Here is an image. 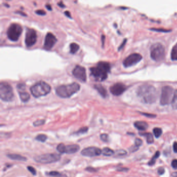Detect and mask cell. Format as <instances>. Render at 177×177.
<instances>
[{
	"instance_id": "obj_1",
	"label": "cell",
	"mask_w": 177,
	"mask_h": 177,
	"mask_svg": "<svg viewBox=\"0 0 177 177\" xmlns=\"http://www.w3.org/2000/svg\"><path fill=\"white\" fill-rule=\"evenodd\" d=\"M137 95L144 103L148 104L155 103L157 98L156 88L149 84H144L139 87Z\"/></svg>"
},
{
	"instance_id": "obj_2",
	"label": "cell",
	"mask_w": 177,
	"mask_h": 177,
	"mask_svg": "<svg viewBox=\"0 0 177 177\" xmlns=\"http://www.w3.org/2000/svg\"><path fill=\"white\" fill-rule=\"evenodd\" d=\"M111 70V65L107 62H99L96 67L90 69L91 74L96 81L103 82L107 79Z\"/></svg>"
},
{
	"instance_id": "obj_3",
	"label": "cell",
	"mask_w": 177,
	"mask_h": 177,
	"mask_svg": "<svg viewBox=\"0 0 177 177\" xmlns=\"http://www.w3.org/2000/svg\"><path fill=\"white\" fill-rule=\"evenodd\" d=\"M80 89V85L77 83L63 85L57 87L56 89L57 95L61 98H68L78 92Z\"/></svg>"
},
{
	"instance_id": "obj_4",
	"label": "cell",
	"mask_w": 177,
	"mask_h": 177,
	"mask_svg": "<svg viewBox=\"0 0 177 177\" xmlns=\"http://www.w3.org/2000/svg\"><path fill=\"white\" fill-rule=\"evenodd\" d=\"M30 91L34 97L39 98L48 95L51 91V87L46 82L41 81L31 87Z\"/></svg>"
},
{
	"instance_id": "obj_5",
	"label": "cell",
	"mask_w": 177,
	"mask_h": 177,
	"mask_svg": "<svg viewBox=\"0 0 177 177\" xmlns=\"http://www.w3.org/2000/svg\"><path fill=\"white\" fill-rule=\"evenodd\" d=\"M165 55V48L163 45L156 43L152 45L150 48V56L153 60L160 61L162 60Z\"/></svg>"
},
{
	"instance_id": "obj_6",
	"label": "cell",
	"mask_w": 177,
	"mask_h": 177,
	"mask_svg": "<svg viewBox=\"0 0 177 177\" xmlns=\"http://www.w3.org/2000/svg\"><path fill=\"white\" fill-rule=\"evenodd\" d=\"M14 91L12 86L6 82H1L0 84V98L5 102H9L13 99Z\"/></svg>"
},
{
	"instance_id": "obj_7",
	"label": "cell",
	"mask_w": 177,
	"mask_h": 177,
	"mask_svg": "<svg viewBox=\"0 0 177 177\" xmlns=\"http://www.w3.org/2000/svg\"><path fill=\"white\" fill-rule=\"evenodd\" d=\"M60 159V155L57 153L42 154L34 157V159L36 162L44 164L55 163L56 162L59 161Z\"/></svg>"
},
{
	"instance_id": "obj_8",
	"label": "cell",
	"mask_w": 177,
	"mask_h": 177,
	"mask_svg": "<svg viewBox=\"0 0 177 177\" xmlns=\"http://www.w3.org/2000/svg\"><path fill=\"white\" fill-rule=\"evenodd\" d=\"M22 32V28L18 23H12L8 28L7 31V37L13 42H17L20 37Z\"/></svg>"
},
{
	"instance_id": "obj_9",
	"label": "cell",
	"mask_w": 177,
	"mask_h": 177,
	"mask_svg": "<svg viewBox=\"0 0 177 177\" xmlns=\"http://www.w3.org/2000/svg\"><path fill=\"white\" fill-rule=\"evenodd\" d=\"M175 91L172 87L166 86L162 88L160 103L162 105H169L172 102Z\"/></svg>"
},
{
	"instance_id": "obj_10",
	"label": "cell",
	"mask_w": 177,
	"mask_h": 177,
	"mask_svg": "<svg viewBox=\"0 0 177 177\" xmlns=\"http://www.w3.org/2000/svg\"><path fill=\"white\" fill-rule=\"evenodd\" d=\"M142 59V56L140 54L137 53L131 54L124 60L123 65L125 68L133 67L139 63Z\"/></svg>"
},
{
	"instance_id": "obj_11",
	"label": "cell",
	"mask_w": 177,
	"mask_h": 177,
	"mask_svg": "<svg viewBox=\"0 0 177 177\" xmlns=\"http://www.w3.org/2000/svg\"><path fill=\"white\" fill-rule=\"evenodd\" d=\"M37 41V34L34 29H28L25 36V44L26 46L30 47L35 44Z\"/></svg>"
},
{
	"instance_id": "obj_12",
	"label": "cell",
	"mask_w": 177,
	"mask_h": 177,
	"mask_svg": "<svg viewBox=\"0 0 177 177\" xmlns=\"http://www.w3.org/2000/svg\"><path fill=\"white\" fill-rule=\"evenodd\" d=\"M73 75L76 79L82 82H85L86 81L87 76L85 68L77 65L74 68L72 71Z\"/></svg>"
},
{
	"instance_id": "obj_13",
	"label": "cell",
	"mask_w": 177,
	"mask_h": 177,
	"mask_svg": "<svg viewBox=\"0 0 177 177\" xmlns=\"http://www.w3.org/2000/svg\"><path fill=\"white\" fill-rule=\"evenodd\" d=\"M57 41V38L52 33H47L45 38L44 43V49L47 51L51 50L55 45Z\"/></svg>"
},
{
	"instance_id": "obj_14",
	"label": "cell",
	"mask_w": 177,
	"mask_h": 177,
	"mask_svg": "<svg viewBox=\"0 0 177 177\" xmlns=\"http://www.w3.org/2000/svg\"><path fill=\"white\" fill-rule=\"evenodd\" d=\"M102 154V150L97 147H88L83 150L81 154L86 157H95L99 156Z\"/></svg>"
},
{
	"instance_id": "obj_15",
	"label": "cell",
	"mask_w": 177,
	"mask_h": 177,
	"mask_svg": "<svg viewBox=\"0 0 177 177\" xmlns=\"http://www.w3.org/2000/svg\"><path fill=\"white\" fill-rule=\"evenodd\" d=\"M126 89L127 87L125 85L121 83H117L110 87V91L112 95L119 96L123 94Z\"/></svg>"
},
{
	"instance_id": "obj_16",
	"label": "cell",
	"mask_w": 177,
	"mask_h": 177,
	"mask_svg": "<svg viewBox=\"0 0 177 177\" xmlns=\"http://www.w3.org/2000/svg\"><path fill=\"white\" fill-rule=\"evenodd\" d=\"M79 146L77 145H65V153L74 154L79 151Z\"/></svg>"
},
{
	"instance_id": "obj_17",
	"label": "cell",
	"mask_w": 177,
	"mask_h": 177,
	"mask_svg": "<svg viewBox=\"0 0 177 177\" xmlns=\"http://www.w3.org/2000/svg\"><path fill=\"white\" fill-rule=\"evenodd\" d=\"M134 126L136 128H137L139 131H146L147 128H148V124L145 122H136L134 123Z\"/></svg>"
},
{
	"instance_id": "obj_18",
	"label": "cell",
	"mask_w": 177,
	"mask_h": 177,
	"mask_svg": "<svg viewBox=\"0 0 177 177\" xmlns=\"http://www.w3.org/2000/svg\"><path fill=\"white\" fill-rule=\"evenodd\" d=\"M95 88L98 91V93H100V95L103 98L107 97V91L104 87L103 86L100 84H96L95 86Z\"/></svg>"
},
{
	"instance_id": "obj_19",
	"label": "cell",
	"mask_w": 177,
	"mask_h": 177,
	"mask_svg": "<svg viewBox=\"0 0 177 177\" xmlns=\"http://www.w3.org/2000/svg\"><path fill=\"white\" fill-rule=\"evenodd\" d=\"M7 156L9 159L15 160V161H22L25 162L27 161V159L26 157L17 154H7Z\"/></svg>"
},
{
	"instance_id": "obj_20",
	"label": "cell",
	"mask_w": 177,
	"mask_h": 177,
	"mask_svg": "<svg viewBox=\"0 0 177 177\" xmlns=\"http://www.w3.org/2000/svg\"><path fill=\"white\" fill-rule=\"evenodd\" d=\"M19 97L20 98V100L23 103L28 102L30 98V96L29 95V93L25 91L19 92Z\"/></svg>"
},
{
	"instance_id": "obj_21",
	"label": "cell",
	"mask_w": 177,
	"mask_h": 177,
	"mask_svg": "<svg viewBox=\"0 0 177 177\" xmlns=\"http://www.w3.org/2000/svg\"><path fill=\"white\" fill-rule=\"evenodd\" d=\"M141 136H144L147 139V142L148 144H152L154 142V138L153 136L151 133H140Z\"/></svg>"
},
{
	"instance_id": "obj_22",
	"label": "cell",
	"mask_w": 177,
	"mask_h": 177,
	"mask_svg": "<svg viewBox=\"0 0 177 177\" xmlns=\"http://www.w3.org/2000/svg\"><path fill=\"white\" fill-rule=\"evenodd\" d=\"M115 152L109 148H104L102 150V154L105 156H111L114 155Z\"/></svg>"
},
{
	"instance_id": "obj_23",
	"label": "cell",
	"mask_w": 177,
	"mask_h": 177,
	"mask_svg": "<svg viewBox=\"0 0 177 177\" xmlns=\"http://www.w3.org/2000/svg\"><path fill=\"white\" fill-rule=\"evenodd\" d=\"M70 53L74 54L79 51V46L75 43H72L70 45Z\"/></svg>"
},
{
	"instance_id": "obj_24",
	"label": "cell",
	"mask_w": 177,
	"mask_h": 177,
	"mask_svg": "<svg viewBox=\"0 0 177 177\" xmlns=\"http://www.w3.org/2000/svg\"><path fill=\"white\" fill-rule=\"evenodd\" d=\"M171 58L173 61L177 60V43L173 46L171 51Z\"/></svg>"
},
{
	"instance_id": "obj_25",
	"label": "cell",
	"mask_w": 177,
	"mask_h": 177,
	"mask_svg": "<svg viewBox=\"0 0 177 177\" xmlns=\"http://www.w3.org/2000/svg\"><path fill=\"white\" fill-rule=\"evenodd\" d=\"M160 156V152L159 151L156 152V153L154 154V156L151 159V160L149 162L148 165L149 166L154 165L155 162H156V159H158L159 156Z\"/></svg>"
},
{
	"instance_id": "obj_26",
	"label": "cell",
	"mask_w": 177,
	"mask_h": 177,
	"mask_svg": "<svg viewBox=\"0 0 177 177\" xmlns=\"http://www.w3.org/2000/svg\"><path fill=\"white\" fill-rule=\"evenodd\" d=\"M47 136L44 134H39L35 137V139L41 142H45L46 141Z\"/></svg>"
},
{
	"instance_id": "obj_27",
	"label": "cell",
	"mask_w": 177,
	"mask_h": 177,
	"mask_svg": "<svg viewBox=\"0 0 177 177\" xmlns=\"http://www.w3.org/2000/svg\"><path fill=\"white\" fill-rule=\"evenodd\" d=\"M171 105L173 109L177 110V90L175 91Z\"/></svg>"
},
{
	"instance_id": "obj_28",
	"label": "cell",
	"mask_w": 177,
	"mask_h": 177,
	"mask_svg": "<svg viewBox=\"0 0 177 177\" xmlns=\"http://www.w3.org/2000/svg\"><path fill=\"white\" fill-rule=\"evenodd\" d=\"M47 175L54 177H64L63 176H63V174H62V173H60L58 172V171H50L47 173Z\"/></svg>"
},
{
	"instance_id": "obj_29",
	"label": "cell",
	"mask_w": 177,
	"mask_h": 177,
	"mask_svg": "<svg viewBox=\"0 0 177 177\" xmlns=\"http://www.w3.org/2000/svg\"><path fill=\"white\" fill-rule=\"evenodd\" d=\"M65 145L63 143H60L57 147V150L60 153H65Z\"/></svg>"
},
{
	"instance_id": "obj_30",
	"label": "cell",
	"mask_w": 177,
	"mask_h": 177,
	"mask_svg": "<svg viewBox=\"0 0 177 177\" xmlns=\"http://www.w3.org/2000/svg\"><path fill=\"white\" fill-rule=\"evenodd\" d=\"M162 133H163V131L161 128L156 127V128H154V129H153L154 136L157 138L159 137L162 135Z\"/></svg>"
},
{
	"instance_id": "obj_31",
	"label": "cell",
	"mask_w": 177,
	"mask_h": 177,
	"mask_svg": "<svg viewBox=\"0 0 177 177\" xmlns=\"http://www.w3.org/2000/svg\"><path fill=\"white\" fill-rule=\"evenodd\" d=\"M88 131V127H83L80 128L79 131H77V133H75L77 135H82L86 133Z\"/></svg>"
},
{
	"instance_id": "obj_32",
	"label": "cell",
	"mask_w": 177,
	"mask_h": 177,
	"mask_svg": "<svg viewBox=\"0 0 177 177\" xmlns=\"http://www.w3.org/2000/svg\"><path fill=\"white\" fill-rule=\"evenodd\" d=\"M45 123V119H38L36 121L33 122V126L35 127H38V126H41L44 125Z\"/></svg>"
},
{
	"instance_id": "obj_33",
	"label": "cell",
	"mask_w": 177,
	"mask_h": 177,
	"mask_svg": "<svg viewBox=\"0 0 177 177\" xmlns=\"http://www.w3.org/2000/svg\"><path fill=\"white\" fill-rule=\"evenodd\" d=\"M17 88L18 89V91L19 92H21V91H25L26 89V85L23 83H20L19 84L17 85Z\"/></svg>"
},
{
	"instance_id": "obj_34",
	"label": "cell",
	"mask_w": 177,
	"mask_h": 177,
	"mask_svg": "<svg viewBox=\"0 0 177 177\" xmlns=\"http://www.w3.org/2000/svg\"><path fill=\"white\" fill-rule=\"evenodd\" d=\"M100 138L101 140L103 141H104V142H108L109 140V135L107 134V133H103V134H101L100 135Z\"/></svg>"
},
{
	"instance_id": "obj_35",
	"label": "cell",
	"mask_w": 177,
	"mask_h": 177,
	"mask_svg": "<svg viewBox=\"0 0 177 177\" xmlns=\"http://www.w3.org/2000/svg\"><path fill=\"white\" fill-rule=\"evenodd\" d=\"M117 155L118 156H124L125 155L127 154V152L124 150L120 149L119 150H117V151L115 152Z\"/></svg>"
},
{
	"instance_id": "obj_36",
	"label": "cell",
	"mask_w": 177,
	"mask_h": 177,
	"mask_svg": "<svg viewBox=\"0 0 177 177\" xmlns=\"http://www.w3.org/2000/svg\"><path fill=\"white\" fill-rule=\"evenodd\" d=\"M27 169H28V170H29L33 175L35 176V175H37V171L35 170V168H34V167H33L32 166H28V167H27Z\"/></svg>"
},
{
	"instance_id": "obj_37",
	"label": "cell",
	"mask_w": 177,
	"mask_h": 177,
	"mask_svg": "<svg viewBox=\"0 0 177 177\" xmlns=\"http://www.w3.org/2000/svg\"><path fill=\"white\" fill-rule=\"evenodd\" d=\"M150 30L154 31H157V32H168L171 30H166V29H157V28H152Z\"/></svg>"
},
{
	"instance_id": "obj_38",
	"label": "cell",
	"mask_w": 177,
	"mask_h": 177,
	"mask_svg": "<svg viewBox=\"0 0 177 177\" xmlns=\"http://www.w3.org/2000/svg\"><path fill=\"white\" fill-rule=\"evenodd\" d=\"M142 145V140L139 138H136L135 141V145L136 147H139Z\"/></svg>"
},
{
	"instance_id": "obj_39",
	"label": "cell",
	"mask_w": 177,
	"mask_h": 177,
	"mask_svg": "<svg viewBox=\"0 0 177 177\" xmlns=\"http://www.w3.org/2000/svg\"><path fill=\"white\" fill-rule=\"evenodd\" d=\"M35 12L36 14L40 15V16H44L46 14V12H45L43 10V9H39V10L36 11Z\"/></svg>"
},
{
	"instance_id": "obj_40",
	"label": "cell",
	"mask_w": 177,
	"mask_h": 177,
	"mask_svg": "<svg viewBox=\"0 0 177 177\" xmlns=\"http://www.w3.org/2000/svg\"><path fill=\"white\" fill-rule=\"evenodd\" d=\"M85 170L88 171L89 172H91V173H96L98 171V169H96L95 168H93V167H86Z\"/></svg>"
},
{
	"instance_id": "obj_41",
	"label": "cell",
	"mask_w": 177,
	"mask_h": 177,
	"mask_svg": "<svg viewBox=\"0 0 177 177\" xmlns=\"http://www.w3.org/2000/svg\"><path fill=\"white\" fill-rule=\"evenodd\" d=\"M171 166L175 169H177V159H173L171 162Z\"/></svg>"
},
{
	"instance_id": "obj_42",
	"label": "cell",
	"mask_w": 177,
	"mask_h": 177,
	"mask_svg": "<svg viewBox=\"0 0 177 177\" xmlns=\"http://www.w3.org/2000/svg\"><path fill=\"white\" fill-rule=\"evenodd\" d=\"M157 173H159V175H163L164 173H165V169L163 167L159 168V169L157 170Z\"/></svg>"
},
{
	"instance_id": "obj_43",
	"label": "cell",
	"mask_w": 177,
	"mask_h": 177,
	"mask_svg": "<svg viewBox=\"0 0 177 177\" xmlns=\"http://www.w3.org/2000/svg\"><path fill=\"white\" fill-rule=\"evenodd\" d=\"M138 149H139V147H136L135 145L131 147V148H129V151L131 152H134L136 151L137 150H138Z\"/></svg>"
},
{
	"instance_id": "obj_44",
	"label": "cell",
	"mask_w": 177,
	"mask_h": 177,
	"mask_svg": "<svg viewBox=\"0 0 177 177\" xmlns=\"http://www.w3.org/2000/svg\"><path fill=\"white\" fill-rule=\"evenodd\" d=\"M142 115H144L145 117H150V118H153V117H156V115H154V114H148V113H142Z\"/></svg>"
},
{
	"instance_id": "obj_45",
	"label": "cell",
	"mask_w": 177,
	"mask_h": 177,
	"mask_svg": "<svg viewBox=\"0 0 177 177\" xmlns=\"http://www.w3.org/2000/svg\"><path fill=\"white\" fill-rule=\"evenodd\" d=\"M173 149L175 153H177V142H174L173 145Z\"/></svg>"
},
{
	"instance_id": "obj_46",
	"label": "cell",
	"mask_w": 177,
	"mask_h": 177,
	"mask_svg": "<svg viewBox=\"0 0 177 177\" xmlns=\"http://www.w3.org/2000/svg\"><path fill=\"white\" fill-rule=\"evenodd\" d=\"M58 5L59 7H61V8H64V7H65V4H63V3L62 2V1H61L60 2L58 3Z\"/></svg>"
},
{
	"instance_id": "obj_47",
	"label": "cell",
	"mask_w": 177,
	"mask_h": 177,
	"mask_svg": "<svg viewBox=\"0 0 177 177\" xmlns=\"http://www.w3.org/2000/svg\"><path fill=\"white\" fill-rule=\"evenodd\" d=\"M126 39H125V40L123 42V43H122V44L120 45V46L119 47V51H120V50H121V49L125 45V43H126Z\"/></svg>"
},
{
	"instance_id": "obj_48",
	"label": "cell",
	"mask_w": 177,
	"mask_h": 177,
	"mask_svg": "<svg viewBox=\"0 0 177 177\" xmlns=\"http://www.w3.org/2000/svg\"><path fill=\"white\" fill-rule=\"evenodd\" d=\"M65 14L66 16L68 17L69 18H72L71 14H70V12H69V11H65Z\"/></svg>"
},
{
	"instance_id": "obj_49",
	"label": "cell",
	"mask_w": 177,
	"mask_h": 177,
	"mask_svg": "<svg viewBox=\"0 0 177 177\" xmlns=\"http://www.w3.org/2000/svg\"><path fill=\"white\" fill-rule=\"evenodd\" d=\"M16 13L20 14V15H21V16H27V15L25 13H24L23 12H20V11H17Z\"/></svg>"
},
{
	"instance_id": "obj_50",
	"label": "cell",
	"mask_w": 177,
	"mask_h": 177,
	"mask_svg": "<svg viewBox=\"0 0 177 177\" xmlns=\"http://www.w3.org/2000/svg\"><path fill=\"white\" fill-rule=\"evenodd\" d=\"M101 41H102V44H103V47L105 45V36L104 35H102L101 37Z\"/></svg>"
},
{
	"instance_id": "obj_51",
	"label": "cell",
	"mask_w": 177,
	"mask_h": 177,
	"mask_svg": "<svg viewBox=\"0 0 177 177\" xmlns=\"http://www.w3.org/2000/svg\"><path fill=\"white\" fill-rule=\"evenodd\" d=\"M45 6L47 8V9L49 11H51L52 10V7H51V5L50 4H47L45 5Z\"/></svg>"
},
{
	"instance_id": "obj_52",
	"label": "cell",
	"mask_w": 177,
	"mask_h": 177,
	"mask_svg": "<svg viewBox=\"0 0 177 177\" xmlns=\"http://www.w3.org/2000/svg\"><path fill=\"white\" fill-rule=\"evenodd\" d=\"M128 170V169L126 168H121V169H118L117 170L119 171H127Z\"/></svg>"
},
{
	"instance_id": "obj_53",
	"label": "cell",
	"mask_w": 177,
	"mask_h": 177,
	"mask_svg": "<svg viewBox=\"0 0 177 177\" xmlns=\"http://www.w3.org/2000/svg\"><path fill=\"white\" fill-rule=\"evenodd\" d=\"M171 175H172L173 177H177V172L173 173Z\"/></svg>"
}]
</instances>
